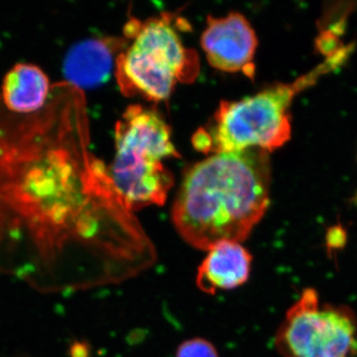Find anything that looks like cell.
I'll return each mask as SVG.
<instances>
[{"label":"cell","mask_w":357,"mask_h":357,"mask_svg":"<svg viewBox=\"0 0 357 357\" xmlns=\"http://www.w3.org/2000/svg\"><path fill=\"white\" fill-rule=\"evenodd\" d=\"M128 39H91L76 45L65 61L67 82L81 89L102 83L109 76L116 51L123 50Z\"/></svg>","instance_id":"cell-9"},{"label":"cell","mask_w":357,"mask_h":357,"mask_svg":"<svg viewBox=\"0 0 357 357\" xmlns=\"http://www.w3.org/2000/svg\"><path fill=\"white\" fill-rule=\"evenodd\" d=\"M344 58V54H335L293 83H277L241 100H222L208 126L194 134L192 145L211 155L250 148L270 152L283 146L292 135L290 107L294 98Z\"/></svg>","instance_id":"cell-3"},{"label":"cell","mask_w":357,"mask_h":357,"mask_svg":"<svg viewBox=\"0 0 357 357\" xmlns=\"http://www.w3.org/2000/svg\"><path fill=\"white\" fill-rule=\"evenodd\" d=\"M269 152L250 148L211 154L185 174L172 220L185 243L208 250L245 241L270 204Z\"/></svg>","instance_id":"cell-2"},{"label":"cell","mask_w":357,"mask_h":357,"mask_svg":"<svg viewBox=\"0 0 357 357\" xmlns=\"http://www.w3.org/2000/svg\"><path fill=\"white\" fill-rule=\"evenodd\" d=\"M275 344L284 357H356V316L349 307L321 303L307 288L286 312Z\"/></svg>","instance_id":"cell-6"},{"label":"cell","mask_w":357,"mask_h":357,"mask_svg":"<svg viewBox=\"0 0 357 357\" xmlns=\"http://www.w3.org/2000/svg\"><path fill=\"white\" fill-rule=\"evenodd\" d=\"M199 265L197 286L206 294L232 290L248 280L252 256L241 243L222 241L208 248Z\"/></svg>","instance_id":"cell-8"},{"label":"cell","mask_w":357,"mask_h":357,"mask_svg":"<svg viewBox=\"0 0 357 357\" xmlns=\"http://www.w3.org/2000/svg\"><path fill=\"white\" fill-rule=\"evenodd\" d=\"M109 170L89 151L83 91L52 86L35 114L8 112L0 98V238L31 241L55 256L70 241L119 243L130 222Z\"/></svg>","instance_id":"cell-1"},{"label":"cell","mask_w":357,"mask_h":357,"mask_svg":"<svg viewBox=\"0 0 357 357\" xmlns=\"http://www.w3.org/2000/svg\"><path fill=\"white\" fill-rule=\"evenodd\" d=\"M49 77L38 66L17 64L7 72L0 89V98L13 114H35L45 107L50 96Z\"/></svg>","instance_id":"cell-10"},{"label":"cell","mask_w":357,"mask_h":357,"mask_svg":"<svg viewBox=\"0 0 357 357\" xmlns=\"http://www.w3.org/2000/svg\"><path fill=\"white\" fill-rule=\"evenodd\" d=\"M176 357H220L215 345L201 337L191 338L178 345Z\"/></svg>","instance_id":"cell-11"},{"label":"cell","mask_w":357,"mask_h":357,"mask_svg":"<svg viewBox=\"0 0 357 357\" xmlns=\"http://www.w3.org/2000/svg\"><path fill=\"white\" fill-rule=\"evenodd\" d=\"M178 158L168 124L158 112L130 105L115 126V154L109 170L123 208L162 206L174 185L163 160Z\"/></svg>","instance_id":"cell-4"},{"label":"cell","mask_w":357,"mask_h":357,"mask_svg":"<svg viewBox=\"0 0 357 357\" xmlns=\"http://www.w3.org/2000/svg\"><path fill=\"white\" fill-rule=\"evenodd\" d=\"M175 24L168 13L129 20L124 30L128 43L114 64L123 95L161 102L170 98L178 83L190 84L198 77V54L184 46Z\"/></svg>","instance_id":"cell-5"},{"label":"cell","mask_w":357,"mask_h":357,"mask_svg":"<svg viewBox=\"0 0 357 357\" xmlns=\"http://www.w3.org/2000/svg\"><path fill=\"white\" fill-rule=\"evenodd\" d=\"M201 46L211 67L227 73H243L253 79L258 38L248 18L237 11L222 17L208 15Z\"/></svg>","instance_id":"cell-7"}]
</instances>
